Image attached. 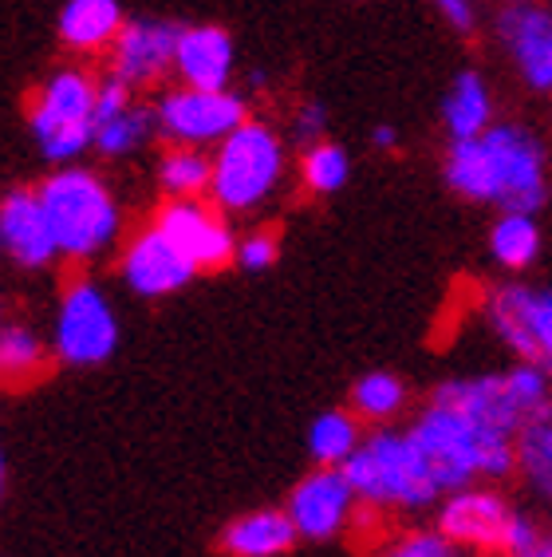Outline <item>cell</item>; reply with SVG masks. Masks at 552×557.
Masks as SVG:
<instances>
[{
  "label": "cell",
  "instance_id": "13",
  "mask_svg": "<svg viewBox=\"0 0 552 557\" xmlns=\"http://www.w3.org/2000/svg\"><path fill=\"white\" fill-rule=\"evenodd\" d=\"M118 277L135 297L159 300L186 289L198 277V265L174 246V237L159 222H150L147 230L127 237V246L118 253Z\"/></svg>",
  "mask_w": 552,
  "mask_h": 557
},
{
  "label": "cell",
  "instance_id": "34",
  "mask_svg": "<svg viewBox=\"0 0 552 557\" xmlns=\"http://www.w3.org/2000/svg\"><path fill=\"white\" fill-rule=\"evenodd\" d=\"M372 147L375 150H394L399 147V131H394L391 123H379V127L372 131Z\"/></svg>",
  "mask_w": 552,
  "mask_h": 557
},
{
  "label": "cell",
  "instance_id": "25",
  "mask_svg": "<svg viewBox=\"0 0 552 557\" xmlns=\"http://www.w3.org/2000/svg\"><path fill=\"white\" fill-rule=\"evenodd\" d=\"M367 431L355 411H324L309 428V455L316 467H348V459L363 447Z\"/></svg>",
  "mask_w": 552,
  "mask_h": 557
},
{
  "label": "cell",
  "instance_id": "27",
  "mask_svg": "<svg viewBox=\"0 0 552 557\" xmlns=\"http://www.w3.org/2000/svg\"><path fill=\"white\" fill-rule=\"evenodd\" d=\"M406 408V384L394 372H367L351 387V411L363 423L375 428H391V419H399Z\"/></svg>",
  "mask_w": 552,
  "mask_h": 557
},
{
  "label": "cell",
  "instance_id": "2",
  "mask_svg": "<svg viewBox=\"0 0 552 557\" xmlns=\"http://www.w3.org/2000/svg\"><path fill=\"white\" fill-rule=\"evenodd\" d=\"M406 431L423 447L442 494L474 486L478 479H505L517 471V435L481 423L435 396L411 419Z\"/></svg>",
  "mask_w": 552,
  "mask_h": 557
},
{
  "label": "cell",
  "instance_id": "15",
  "mask_svg": "<svg viewBox=\"0 0 552 557\" xmlns=\"http://www.w3.org/2000/svg\"><path fill=\"white\" fill-rule=\"evenodd\" d=\"M178 33L181 24L154 21V16L127 21L118 40L111 44V52H106V75L123 79L135 91L162 84L174 72V60H178Z\"/></svg>",
  "mask_w": 552,
  "mask_h": 557
},
{
  "label": "cell",
  "instance_id": "1",
  "mask_svg": "<svg viewBox=\"0 0 552 557\" xmlns=\"http://www.w3.org/2000/svg\"><path fill=\"white\" fill-rule=\"evenodd\" d=\"M447 186L501 214H537L549 202V159L532 131L493 123L478 139L450 143Z\"/></svg>",
  "mask_w": 552,
  "mask_h": 557
},
{
  "label": "cell",
  "instance_id": "18",
  "mask_svg": "<svg viewBox=\"0 0 552 557\" xmlns=\"http://www.w3.org/2000/svg\"><path fill=\"white\" fill-rule=\"evenodd\" d=\"M159 135L154 108L138 99L135 87H127L115 75L99 79V111H96V150L103 159H130Z\"/></svg>",
  "mask_w": 552,
  "mask_h": 557
},
{
  "label": "cell",
  "instance_id": "10",
  "mask_svg": "<svg viewBox=\"0 0 552 557\" xmlns=\"http://www.w3.org/2000/svg\"><path fill=\"white\" fill-rule=\"evenodd\" d=\"M249 119V103L237 91H202V87H171L154 99V127L166 147H222Z\"/></svg>",
  "mask_w": 552,
  "mask_h": 557
},
{
  "label": "cell",
  "instance_id": "17",
  "mask_svg": "<svg viewBox=\"0 0 552 557\" xmlns=\"http://www.w3.org/2000/svg\"><path fill=\"white\" fill-rule=\"evenodd\" d=\"M0 246H4V258L24 273H43L60 261V246L43 214L40 190L16 186L0 198Z\"/></svg>",
  "mask_w": 552,
  "mask_h": 557
},
{
  "label": "cell",
  "instance_id": "26",
  "mask_svg": "<svg viewBox=\"0 0 552 557\" xmlns=\"http://www.w3.org/2000/svg\"><path fill=\"white\" fill-rule=\"evenodd\" d=\"M489 258L505 273H525L541 258V225L532 214H501L489 225Z\"/></svg>",
  "mask_w": 552,
  "mask_h": 557
},
{
  "label": "cell",
  "instance_id": "14",
  "mask_svg": "<svg viewBox=\"0 0 552 557\" xmlns=\"http://www.w3.org/2000/svg\"><path fill=\"white\" fill-rule=\"evenodd\" d=\"M285 510L304 542H331L355 522V510L363 506L340 467H316L292 486Z\"/></svg>",
  "mask_w": 552,
  "mask_h": 557
},
{
  "label": "cell",
  "instance_id": "21",
  "mask_svg": "<svg viewBox=\"0 0 552 557\" xmlns=\"http://www.w3.org/2000/svg\"><path fill=\"white\" fill-rule=\"evenodd\" d=\"M300 534L288 510H249L222 530V549L229 557H285Z\"/></svg>",
  "mask_w": 552,
  "mask_h": 557
},
{
  "label": "cell",
  "instance_id": "36",
  "mask_svg": "<svg viewBox=\"0 0 552 557\" xmlns=\"http://www.w3.org/2000/svg\"><path fill=\"white\" fill-rule=\"evenodd\" d=\"M505 4H529V0H505Z\"/></svg>",
  "mask_w": 552,
  "mask_h": 557
},
{
  "label": "cell",
  "instance_id": "4",
  "mask_svg": "<svg viewBox=\"0 0 552 557\" xmlns=\"http://www.w3.org/2000/svg\"><path fill=\"white\" fill-rule=\"evenodd\" d=\"M340 471L355 486L363 510L423 515V510H430V506H438L447 498L411 431H394V428L367 431L363 447L351 455L348 467H340Z\"/></svg>",
  "mask_w": 552,
  "mask_h": 557
},
{
  "label": "cell",
  "instance_id": "33",
  "mask_svg": "<svg viewBox=\"0 0 552 557\" xmlns=\"http://www.w3.org/2000/svg\"><path fill=\"white\" fill-rule=\"evenodd\" d=\"M430 4H435L438 16H442L457 36H469L478 28V4H474V0H430Z\"/></svg>",
  "mask_w": 552,
  "mask_h": 557
},
{
  "label": "cell",
  "instance_id": "20",
  "mask_svg": "<svg viewBox=\"0 0 552 557\" xmlns=\"http://www.w3.org/2000/svg\"><path fill=\"white\" fill-rule=\"evenodd\" d=\"M123 4L118 0H67L60 9V21H55V33L60 44L75 55H99L111 52V44L123 33Z\"/></svg>",
  "mask_w": 552,
  "mask_h": 557
},
{
  "label": "cell",
  "instance_id": "8",
  "mask_svg": "<svg viewBox=\"0 0 552 557\" xmlns=\"http://www.w3.org/2000/svg\"><path fill=\"white\" fill-rule=\"evenodd\" d=\"M438 530L457 549L489 557H520L544 542L529 515L513 510L498 491L489 486H462L438 503Z\"/></svg>",
  "mask_w": 552,
  "mask_h": 557
},
{
  "label": "cell",
  "instance_id": "23",
  "mask_svg": "<svg viewBox=\"0 0 552 557\" xmlns=\"http://www.w3.org/2000/svg\"><path fill=\"white\" fill-rule=\"evenodd\" d=\"M52 360V341H43L33 324L9 321L0 329V375H4L9 387H28L36 380H43Z\"/></svg>",
  "mask_w": 552,
  "mask_h": 557
},
{
  "label": "cell",
  "instance_id": "30",
  "mask_svg": "<svg viewBox=\"0 0 552 557\" xmlns=\"http://www.w3.org/2000/svg\"><path fill=\"white\" fill-rule=\"evenodd\" d=\"M382 557H457V546L438 525H430V530H406L394 542H387Z\"/></svg>",
  "mask_w": 552,
  "mask_h": 557
},
{
  "label": "cell",
  "instance_id": "5",
  "mask_svg": "<svg viewBox=\"0 0 552 557\" xmlns=\"http://www.w3.org/2000/svg\"><path fill=\"white\" fill-rule=\"evenodd\" d=\"M99 79L84 67H55L28 99V135L43 162L72 166L96 150Z\"/></svg>",
  "mask_w": 552,
  "mask_h": 557
},
{
  "label": "cell",
  "instance_id": "28",
  "mask_svg": "<svg viewBox=\"0 0 552 557\" xmlns=\"http://www.w3.org/2000/svg\"><path fill=\"white\" fill-rule=\"evenodd\" d=\"M517 474L541 503L552 506V416L520 431L517 440Z\"/></svg>",
  "mask_w": 552,
  "mask_h": 557
},
{
  "label": "cell",
  "instance_id": "19",
  "mask_svg": "<svg viewBox=\"0 0 552 557\" xmlns=\"http://www.w3.org/2000/svg\"><path fill=\"white\" fill-rule=\"evenodd\" d=\"M237 72V48L234 36L217 24H186L178 33V60L174 75L186 87L202 91H229Z\"/></svg>",
  "mask_w": 552,
  "mask_h": 557
},
{
  "label": "cell",
  "instance_id": "3",
  "mask_svg": "<svg viewBox=\"0 0 552 557\" xmlns=\"http://www.w3.org/2000/svg\"><path fill=\"white\" fill-rule=\"evenodd\" d=\"M36 190H40L43 214H48L64 261L84 265L118 246L123 210H118V198L103 174L72 162V166H55Z\"/></svg>",
  "mask_w": 552,
  "mask_h": 557
},
{
  "label": "cell",
  "instance_id": "16",
  "mask_svg": "<svg viewBox=\"0 0 552 557\" xmlns=\"http://www.w3.org/2000/svg\"><path fill=\"white\" fill-rule=\"evenodd\" d=\"M498 40L520 79L532 91L552 96V9H544L541 0L505 4L498 12Z\"/></svg>",
  "mask_w": 552,
  "mask_h": 557
},
{
  "label": "cell",
  "instance_id": "9",
  "mask_svg": "<svg viewBox=\"0 0 552 557\" xmlns=\"http://www.w3.org/2000/svg\"><path fill=\"white\" fill-rule=\"evenodd\" d=\"M118 344V317L96 281L75 277L60 293L52 321V352L67 368H96Z\"/></svg>",
  "mask_w": 552,
  "mask_h": 557
},
{
  "label": "cell",
  "instance_id": "7",
  "mask_svg": "<svg viewBox=\"0 0 552 557\" xmlns=\"http://www.w3.org/2000/svg\"><path fill=\"white\" fill-rule=\"evenodd\" d=\"M285 162V139L265 119H244L222 147H213L210 202L222 206L225 214H253L276 194Z\"/></svg>",
  "mask_w": 552,
  "mask_h": 557
},
{
  "label": "cell",
  "instance_id": "22",
  "mask_svg": "<svg viewBox=\"0 0 552 557\" xmlns=\"http://www.w3.org/2000/svg\"><path fill=\"white\" fill-rule=\"evenodd\" d=\"M442 127H447L450 143L478 139L493 127V96H489L486 75L462 72L454 75L447 99H442Z\"/></svg>",
  "mask_w": 552,
  "mask_h": 557
},
{
  "label": "cell",
  "instance_id": "31",
  "mask_svg": "<svg viewBox=\"0 0 552 557\" xmlns=\"http://www.w3.org/2000/svg\"><path fill=\"white\" fill-rule=\"evenodd\" d=\"M276 253H280V242H276L273 230H249V234L237 237V269H244V273L273 269Z\"/></svg>",
  "mask_w": 552,
  "mask_h": 557
},
{
  "label": "cell",
  "instance_id": "12",
  "mask_svg": "<svg viewBox=\"0 0 552 557\" xmlns=\"http://www.w3.org/2000/svg\"><path fill=\"white\" fill-rule=\"evenodd\" d=\"M154 222L174 237V246L198 265V273H217L237 261V234L225 222L222 206H213L210 198H166Z\"/></svg>",
  "mask_w": 552,
  "mask_h": 557
},
{
  "label": "cell",
  "instance_id": "11",
  "mask_svg": "<svg viewBox=\"0 0 552 557\" xmlns=\"http://www.w3.org/2000/svg\"><path fill=\"white\" fill-rule=\"evenodd\" d=\"M486 324L517 360L541 364L552 375V289L498 285L486 300Z\"/></svg>",
  "mask_w": 552,
  "mask_h": 557
},
{
  "label": "cell",
  "instance_id": "29",
  "mask_svg": "<svg viewBox=\"0 0 552 557\" xmlns=\"http://www.w3.org/2000/svg\"><path fill=\"white\" fill-rule=\"evenodd\" d=\"M348 174H351V162L340 143L319 139L300 150V183L309 186L312 194H319V198L340 194L348 186Z\"/></svg>",
  "mask_w": 552,
  "mask_h": 557
},
{
  "label": "cell",
  "instance_id": "24",
  "mask_svg": "<svg viewBox=\"0 0 552 557\" xmlns=\"http://www.w3.org/2000/svg\"><path fill=\"white\" fill-rule=\"evenodd\" d=\"M159 190L181 202V198H210L213 186V150L202 147H166L159 154Z\"/></svg>",
  "mask_w": 552,
  "mask_h": 557
},
{
  "label": "cell",
  "instance_id": "6",
  "mask_svg": "<svg viewBox=\"0 0 552 557\" xmlns=\"http://www.w3.org/2000/svg\"><path fill=\"white\" fill-rule=\"evenodd\" d=\"M435 399L520 440V431L552 416V375L541 364L517 360L505 372L454 375L435 387Z\"/></svg>",
  "mask_w": 552,
  "mask_h": 557
},
{
  "label": "cell",
  "instance_id": "32",
  "mask_svg": "<svg viewBox=\"0 0 552 557\" xmlns=\"http://www.w3.org/2000/svg\"><path fill=\"white\" fill-rule=\"evenodd\" d=\"M292 139L300 143V150L312 147V143L328 139V108L309 99V103H300L297 115H292Z\"/></svg>",
  "mask_w": 552,
  "mask_h": 557
},
{
  "label": "cell",
  "instance_id": "35",
  "mask_svg": "<svg viewBox=\"0 0 552 557\" xmlns=\"http://www.w3.org/2000/svg\"><path fill=\"white\" fill-rule=\"evenodd\" d=\"M520 557H552V537H544L541 546H537V549H529V554H520Z\"/></svg>",
  "mask_w": 552,
  "mask_h": 557
}]
</instances>
